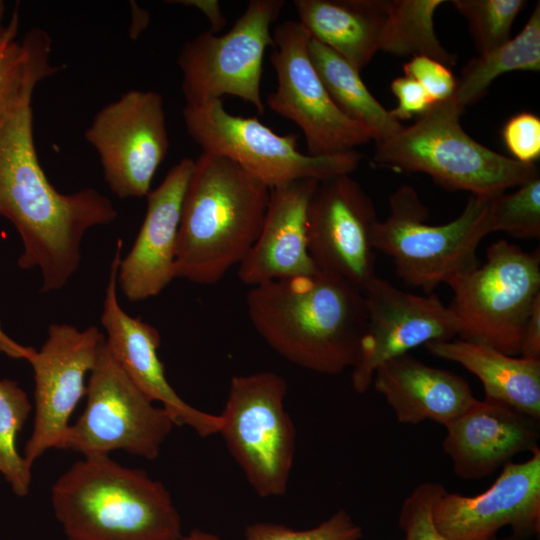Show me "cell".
Instances as JSON below:
<instances>
[{
  "label": "cell",
  "mask_w": 540,
  "mask_h": 540,
  "mask_svg": "<svg viewBox=\"0 0 540 540\" xmlns=\"http://www.w3.org/2000/svg\"><path fill=\"white\" fill-rule=\"evenodd\" d=\"M31 100L0 119V216L19 233L21 269L38 268L40 291L62 289L77 271L86 232L117 218L112 201L94 188L63 194L47 179L33 137Z\"/></svg>",
  "instance_id": "cell-1"
},
{
  "label": "cell",
  "mask_w": 540,
  "mask_h": 540,
  "mask_svg": "<svg viewBox=\"0 0 540 540\" xmlns=\"http://www.w3.org/2000/svg\"><path fill=\"white\" fill-rule=\"evenodd\" d=\"M249 319L261 338L287 361L335 375L357 361L367 323L363 291L317 269L251 287Z\"/></svg>",
  "instance_id": "cell-2"
},
{
  "label": "cell",
  "mask_w": 540,
  "mask_h": 540,
  "mask_svg": "<svg viewBox=\"0 0 540 540\" xmlns=\"http://www.w3.org/2000/svg\"><path fill=\"white\" fill-rule=\"evenodd\" d=\"M270 189L228 158L201 153L185 190L175 278L200 285L220 281L255 243Z\"/></svg>",
  "instance_id": "cell-3"
},
{
  "label": "cell",
  "mask_w": 540,
  "mask_h": 540,
  "mask_svg": "<svg viewBox=\"0 0 540 540\" xmlns=\"http://www.w3.org/2000/svg\"><path fill=\"white\" fill-rule=\"evenodd\" d=\"M51 504L68 540H176L183 535L166 486L108 454L74 462L52 485Z\"/></svg>",
  "instance_id": "cell-4"
},
{
  "label": "cell",
  "mask_w": 540,
  "mask_h": 540,
  "mask_svg": "<svg viewBox=\"0 0 540 540\" xmlns=\"http://www.w3.org/2000/svg\"><path fill=\"white\" fill-rule=\"evenodd\" d=\"M464 109L452 97L433 103L412 125L376 143L374 165L425 173L448 190L489 198L540 176L535 163H521L471 138L460 123Z\"/></svg>",
  "instance_id": "cell-5"
},
{
  "label": "cell",
  "mask_w": 540,
  "mask_h": 540,
  "mask_svg": "<svg viewBox=\"0 0 540 540\" xmlns=\"http://www.w3.org/2000/svg\"><path fill=\"white\" fill-rule=\"evenodd\" d=\"M490 199L471 195L456 219L430 225L417 191L402 185L389 198L388 217L374 227L373 246L393 261L405 283L431 292L479 266L477 247L492 233Z\"/></svg>",
  "instance_id": "cell-6"
},
{
  "label": "cell",
  "mask_w": 540,
  "mask_h": 540,
  "mask_svg": "<svg viewBox=\"0 0 540 540\" xmlns=\"http://www.w3.org/2000/svg\"><path fill=\"white\" fill-rule=\"evenodd\" d=\"M450 310L462 340L519 355L524 326L540 298V253L506 240L487 249L486 262L448 284Z\"/></svg>",
  "instance_id": "cell-7"
},
{
  "label": "cell",
  "mask_w": 540,
  "mask_h": 540,
  "mask_svg": "<svg viewBox=\"0 0 540 540\" xmlns=\"http://www.w3.org/2000/svg\"><path fill=\"white\" fill-rule=\"evenodd\" d=\"M288 386L274 372L230 380L219 433L255 493L283 496L296 450V430L285 409Z\"/></svg>",
  "instance_id": "cell-8"
},
{
  "label": "cell",
  "mask_w": 540,
  "mask_h": 540,
  "mask_svg": "<svg viewBox=\"0 0 540 540\" xmlns=\"http://www.w3.org/2000/svg\"><path fill=\"white\" fill-rule=\"evenodd\" d=\"M182 114L188 135L203 153L230 159L269 189L302 179L322 181L350 174L362 158L356 150L328 156L303 154L297 135H279L255 117L230 114L222 99L185 105Z\"/></svg>",
  "instance_id": "cell-9"
},
{
  "label": "cell",
  "mask_w": 540,
  "mask_h": 540,
  "mask_svg": "<svg viewBox=\"0 0 540 540\" xmlns=\"http://www.w3.org/2000/svg\"><path fill=\"white\" fill-rule=\"evenodd\" d=\"M85 396V409L69 425L62 450L83 455L121 450L147 460L159 457L174 421L126 375L105 339L89 373Z\"/></svg>",
  "instance_id": "cell-10"
},
{
  "label": "cell",
  "mask_w": 540,
  "mask_h": 540,
  "mask_svg": "<svg viewBox=\"0 0 540 540\" xmlns=\"http://www.w3.org/2000/svg\"><path fill=\"white\" fill-rule=\"evenodd\" d=\"M284 6V0H251L227 33L206 31L182 46L177 63L186 105L232 95L264 114L263 58L267 47L274 46L270 28Z\"/></svg>",
  "instance_id": "cell-11"
},
{
  "label": "cell",
  "mask_w": 540,
  "mask_h": 540,
  "mask_svg": "<svg viewBox=\"0 0 540 540\" xmlns=\"http://www.w3.org/2000/svg\"><path fill=\"white\" fill-rule=\"evenodd\" d=\"M272 35L277 87L266 103L301 129L307 154L334 155L370 142L369 131L341 112L327 92L308 54L311 36L306 28L287 20Z\"/></svg>",
  "instance_id": "cell-12"
},
{
  "label": "cell",
  "mask_w": 540,
  "mask_h": 540,
  "mask_svg": "<svg viewBox=\"0 0 540 540\" xmlns=\"http://www.w3.org/2000/svg\"><path fill=\"white\" fill-rule=\"evenodd\" d=\"M84 136L97 151L113 194L121 199L146 197L169 150L161 94L123 93L96 113Z\"/></svg>",
  "instance_id": "cell-13"
},
{
  "label": "cell",
  "mask_w": 540,
  "mask_h": 540,
  "mask_svg": "<svg viewBox=\"0 0 540 540\" xmlns=\"http://www.w3.org/2000/svg\"><path fill=\"white\" fill-rule=\"evenodd\" d=\"M105 335L95 326L79 330L51 324L39 350L26 360L34 373V420L23 457L32 467L50 449H61L69 419L86 395V376L93 369Z\"/></svg>",
  "instance_id": "cell-14"
},
{
  "label": "cell",
  "mask_w": 540,
  "mask_h": 540,
  "mask_svg": "<svg viewBox=\"0 0 540 540\" xmlns=\"http://www.w3.org/2000/svg\"><path fill=\"white\" fill-rule=\"evenodd\" d=\"M363 293L367 323L351 375L357 393L370 388L383 363L428 342L458 336L457 318L434 294H411L378 276Z\"/></svg>",
  "instance_id": "cell-15"
},
{
  "label": "cell",
  "mask_w": 540,
  "mask_h": 540,
  "mask_svg": "<svg viewBox=\"0 0 540 540\" xmlns=\"http://www.w3.org/2000/svg\"><path fill=\"white\" fill-rule=\"evenodd\" d=\"M377 221L370 197L349 174L319 181L307 212L308 249L317 268L364 291L376 276Z\"/></svg>",
  "instance_id": "cell-16"
},
{
  "label": "cell",
  "mask_w": 540,
  "mask_h": 540,
  "mask_svg": "<svg viewBox=\"0 0 540 540\" xmlns=\"http://www.w3.org/2000/svg\"><path fill=\"white\" fill-rule=\"evenodd\" d=\"M524 462H509L484 492L474 496L449 493L436 497L432 517L448 540H493L510 527L512 540L540 535V449Z\"/></svg>",
  "instance_id": "cell-17"
},
{
  "label": "cell",
  "mask_w": 540,
  "mask_h": 540,
  "mask_svg": "<svg viewBox=\"0 0 540 540\" xmlns=\"http://www.w3.org/2000/svg\"><path fill=\"white\" fill-rule=\"evenodd\" d=\"M122 241L118 240L110 265L100 317L105 329V344L126 375L153 402L169 413L175 426H188L205 438L218 434L220 415L199 410L185 402L166 378L158 356L161 337L158 330L139 317H132L117 299V275Z\"/></svg>",
  "instance_id": "cell-18"
},
{
  "label": "cell",
  "mask_w": 540,
  "mask_h": 540,
  "mask_svg": "<svg viewBox=\"0 0 540 540\" xmlns=\"http://www.w3.org/2000/svg\"><path fill=\"white\" fill-rule=\"evenodd\" d=\"M193 166V159L182 158L146 196L144 220L118 268L117 283L130 302L159 295L175 279L182 203Z\"/></svg>",
  "instance_id": "cell-19"
},
{
  "label": "cell",
  "mask_w": 540,
  "mask_h": 540,
  "mask_svg": "<svg viewBox=\"0 0 540 540\" xmlns=\"http://www.w3.org/2000/svg\"><path fill=\"white\" fill-rule=\"evenodd\" d=\"M539 420L504 402L476 399L445 426L443 450L458 477L482 479L537 446Z\"/></svg>",
  "instance_id": "cell-20"
},
{
  "label": "cell",
  "mask_w": 540,
  "mask_h": 540,
  "mask_svg": "<svg viewBox=\"0 0 540 540\" xmlns=\"http://www.w3.org/2000/svg\"><path fill=\"white\" fill-rule=\"evenodd\" d=\"M318 182L302 179L270 189L260 233L239 264L242 283L254 287L318 269L310 256L307 236L308 206Z\"/></svg>",
  "instance_id": "cell-21"
},
{
  "label": "cell",
  "mask_w": 540,
  "mask_h": 540,
  "mask_svg": "<svg viewBox=\"0 0 540 540\" xmlns=\"http://www.w3.org/2000/svg\"><path fill=\"white\" fill-rule=\"evenodd\" d=\"M372 385L402 424L432 420L445 427L476 401L462 377L408 353L379 366Z\"/></svg>",
  "instance_id": "cell-22"
},
{
  "label": "cell",
  "mask_w": 540,
  "mask_h": 540,
  "mask_svg": "<svg viewBox=\"0 0 540 540\" xmlns=\"http://www.w3.org/2000/svg\"><path fill=\"white\" fill-rule=\"evenodd\" d=\"M299 22L361 72L381 50L385 0H295Z\"/></svg>",
  "instance_id": "cell-23"
},
{
  "label": "cell",
  "mask_w": 540,
  "mask_h": 540,
  "mask_svg": "<svg viewBox=\"0 0 540 540\" xmlns=\"http://www.w3.org/2000/svg\"><path fill=\"white\" fill-rule=\"evenodd\" d=\"M424 346L429 353L456 362L477 376L485 398L540 419V359L514 357L460 338L435 340Z\"/></svg>",
  "instance_id": "cell-24"
},
{
  "label": "cell",
  "mask_w": 540,
  "mask_h": 540,
  "mask_svg": "<svg viewBox=\"0 0 540 540\" xmlns=\"http://www.w3.org/2000/svg\"><path fill=\"white\" fill-rule=\"evenodd\" d=\"M308 54L336 106L368 130L375 143L392 136L403 126L374 98L360 72L344 58L313 38L308 44Z\"/></svg>",
  "instance_id": "cell-25"
},
{
  "label": "cell",
  "mask_w": 540,
  "mask_h": 540,
  "mask_svg": "<svg viewBox=\"0 0 540 540\" xmlns=\"http://www.w3.org/2000/svg\"><path fill=\"white\" fill-rule=\"evenodd\" d=\"M540 70V4L520 33L502 46L469 60L456 80L452 98L465 108L486 95L492 82L511 71Z\"/></svg>",
  "instance_id": "cell-26"
},
{
  "label": "cell",
  "mask_w": 540,
  "mask_h": 540,
  "mask_svg": "<svg viewBox=\"0 0 540 540\" xmlns=\"http://www.w3.org/2000/svg\"><path fill=\"white\" fill-rule=\"evenodd\" d=\"M444 0H385L386 21L381 50L399 57L427 56L447 67L456 63L454 54L439 41L434 14Z\"/></svg>",
  "instance_id": "cell-27"
},
{
  "label": "cell",
  "mask_w": 540,
  "mask_h": 540,
  "mask_svg": "<svg viewBox=\"0 0 540 540\" xmlns=\"http://www.w3.org/2000/svg\"><path fill=\"white\" fill-rule=\"evenodd\" d=\"M52 40L41 28L31 29L23 39L0 53V119L26 99L36 86L61 70L49 62Z\"/></svg>",
  "instance_id": "cell-28"
},
{
  "label": "cell",
  "mask_w": 540,
  "mask_h": 540,
  "mask_svg": "<svg viewBox=\"0 0 540 540\" xmlns=\"http://www.w3.org/2000/svg\"><path fill=\"white\" fill-rule=\"evenodd\" d=\"M31 411L28 396L17 382L0 379V473L20 497L29 494L32 467L17 451L16 438Z\"/></svg>",
  "instance_id": "cell-29"
},
{
  "label": "cell",
  "mask_w": 540,
  "mask_h": 540,
  "mask_svg": "<svg viewBox=\"0 0 540 540\" xmlns=\"http://www.w3.org/2000/svg\"><path fill=\"white\" fill-rule=\"evenodd\" d=\"M455 9L466 18L480 54L494 50L511 39L517 15L524 0H454Z\"/></svg>",
  "instance_id": "cell-30"
},
{
  "label": "cell",
  "mask_w": 540,
  "mask_h": 540,
  "mask_svg": "<svg viewBox=\"0 0 540 540\" xmlns=\"http://www.w3.org/2000/svg\"><path fill=\"white\" fill-rule=\"evenodd\" d=\"M491 231H502L521 239L540 237V176L512 193L490 199Z\"/></svg>",
  "instance_id": "cell-31"
},
{
  "label": "cell",
  "mask_w": 540,
  "mask_h": 540,
  "mask_svg": "<svg viewBox=\"0 0 540 540\" xmlns=\"http://www.w3.org/2000/svg\"><path fill=\"white\" fill-rule=\"evenodd\" d=\"M245 540H360L362 528L344 509L334 512L318 525L296 530L285 525L256 522L245 528Z\"/></svg>",
  "instance_id": "cell-32"
},
{
  "label": "cell",
  "mask_w": 540,
  "mask_h": 540,
  "mask_svg": "<svg viewBox=\"0 0 540 540\" xmlns=\"http://www.w3.org/2000/svg\"><path fill=\"white\" fill-rule=\"evenodd\" d=\"M444 489L440 483L425 482L417 487L402 503L398 523L404 540H448L436 528L432 508L438 494ZM493 540H512L511 537Z\"/></svg>",
  "instance_id": "cell-33"
},
{
  "label": "cell",
  "mask_w": 540,
  "mask_h": 540,
  "mask_svg": "<svg viewBox=\"0 0 540 540\" xmlns=\"http://www.w3.org/2000/svg\"><path fill=\"white\" fill-rule=\"evenodd\" d=\"M502 138L514 160L533 164L540 157V118L529 112L512 116L502 129Z\"/></svg>",
  "instance_id": "cell-34"
},
{
  "label": "cell",
  "mask_w": 540,
  "mask_h": 540,
  "mask_svg": "<svg viewBox=\"0 0 540 540\" xmlns=\"http://www.w3.org/2000/svg\"><path fill=\"white\" fill-rule=\"evenodd\" d=\"M404 75L416 80L432 103L449 99L456 88L454 74L449 67L427 56H414L403 66Z\"/></svg>",
  "instance_id": "cell-35"
},
{
  "label": "cell",
  "mask_w": 540,
  "mask_h": 540,
  "mask_svg": "<svg viewBox=\"0 0 540 540\" xmlns=\"http://www.w3.org/2000/svg\"><path fill=\"white\" fill-rule=\"evenodd\" d=\"M390 87L397 98V106L390 112L399 122L420 116L433 104L422 86L409 76L395 78Z\"/></svg>",
  "instance_id": "cell-36"
},
{
  "label": "cell",
  "mask_w": 540,
  "mask_h": 540,
  "mask_svg": "<svg viewBox=\"0 0 540 540\" xmlns=\"http://www.w3.org/2000/svg\"><path fill=\"white\" fill-rule=\"evenodd\" d=\"M519 355L540 359V298L536 300L524 326Z\"/></svg>",
  "instance_id": "cell-37"
},
{
  "label": "cell",
  "mask_w": 540,
  "mask_h": 540,
  "mask_svg": "<svg viewBox=\"0 0 540 540\" xmlns=\"http://www.w3.org/2000/svg\"><path fill=\"white\" fill-rule=\"evenodd\" d=\"M170 2L194 7L202 11L210 22L211 29L209 31L212 33L220 31L226 24V18L222 13L219 2L216 0H178Z\"/></svg>",
  "instance_id": "cell-38"
},
{
  "label": "cell",
  "mask_w": 540,
  "mask_h": 540,
  "mask_svg": "<svg viewBox=\"0 0 540 540\" xmlns=\"http://www.w3.org/2000/svg\"><path fill=\"white\" fill-rule=\"evenodd\" d=\"M5 10V3L0 0V53L15 41L19 23L18 13L15 11L10 22L4 25L3 17Z\"/></svg>",
  "instance_id": "cell-39"
},
{
  "label": "cell",
  "mask_w": 540,
  "mask_h": 540,
  "mask_svg": "<svg viewBox=\"0 0 540 540\" xmlns=\"http://www.w3.org/2000/svg\"><path fill=\"white\" fill-rule=\"evenodd\" d=\"M32 349V347L23 346L11 339L0 326V352L11 358H22L26 360Z\"/></svg>",
  "instance_id": "cell-40"
},
{
  "label": "cell",
  "mask_w": 540,
  "mask_h": 540,
  "mask_svg": "<svg viewBox=\"0 0 540 540\" xmlns=\"http://www.w3.org/2000/svg\"><path fill=\"white\" fill-rule=\"evenodd\" d=\"M176 540H223L216 534L209 533L200 529H193L186 535H182Z\"/></svg>",
  "instance_id": "cell-41"
}]
</instances>
